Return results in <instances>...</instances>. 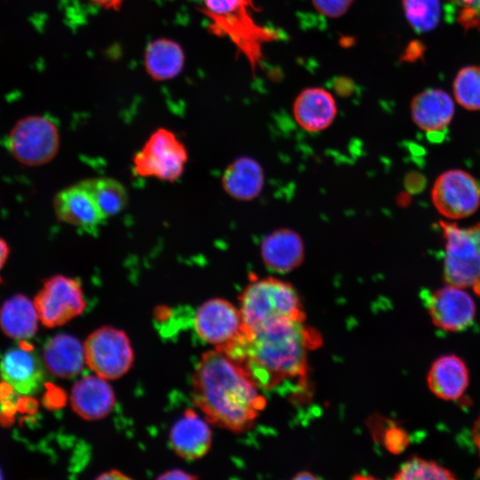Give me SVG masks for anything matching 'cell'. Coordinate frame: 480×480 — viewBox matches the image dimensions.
Instances as JSON below:
<instances>
[{"mask_svg": "<svg viewBox=\"0 0 480 480\" xmlns=\"http://www.w3.org/2000/svg\"><path fill=\"white\" fill-rule=\"evenodd\" d=\"M320 338L304 321L285 320L247 336L244 332L219 350L242 366L260 389L306 388L308 351Z\"/></svg>", "mask_w": 480, "mask_h": 480, "instance_id": "1", "label": "cell"}, {"mask_svg": "<svg viewBox=\"0 0 480 480\" xmlns=\"http://www.w3.org/2000/svg\"><path fill=\"white\" fill-rule=\"evenodd\" d=\"M245 370L222 352L204 353L192 376V398L207 421L235 432L252 426L267 404Z\"/></svg>", "mask_w": 480, "mask_h": 480, "instance_id": "2", "label": "cell"}, {"mask_svg": "<svg viewBox=\"0 0 480 480\" xmlns=\"http://www.w3.org/2000/svg\"><path fill=\"white\" fill-rule=\"evenodd\" d=\"M239 303L247 336L280 321H304L306 317L294 286L275 276L252 279L241 292Z\"/></svg>", "mask_w": 480, "mask_h": 480, "instance_id": "3", "label": "cell"}, {"mask_svg": "<svg viewBox=\"0 0 480 480\" xmlns=\"http://www.w3.org/2000/svg\"><path fill=\"white\" fill-rule=\"evenodd\" d=\"M445 241L444 276L446 283L472 288L480 296V222L469 228L441 221Z\"/></svg>", "mask_w": 480, "mask_h": 480, "instance_id": "4", "label": "cell"}, {"mask_svg": "<svg viewBox=\"0 0 480 480\" xmlns=\"http://www.w3.org/2000/svg\"><path fill=\"white\" fill-rule=\"evenodd\" d=\"M188 159L187 148L176 135L159 128L134 155L132 163L141 177L173 182L183 173Z\"/></svg>", "mask_w": 480, "mask_h": 480, "instance_id": "5", "label": "cell"}, {"mask_svg": "<svg viewBox=\"0 0 480 480\" xmlns=\"http://www.w3.org/2000/svg\"><path fill=\"white\" fill-rule=\"evenodd\" d=\"M60 135L52 120L31 116L19 120L7 138V148L19 162L37 166L50 162L58 153Z\"/></svg>", "mask_w": 480, "mask_h": 480, "instance_id": "6", "label": "cell"}, {"mask_svg": "<svg viewBox=\"0 0 480 480\" xmlns=\"http://www.w3.org/2000/svg\"><path fill=\"white\" fill-rule=\"evenodd\" d=\"M85 363L98 376L116 380L124 375L133 362V350L124 332L102 326L92 332L84 344Z\"/></svg>", "mask_w": 480, "mask_h": 480, "instance_id": "7", "label": "cell"}, {"mask_svg": "<svg viewBox=\"0 0 480 480\" xmlns=\"http://www.w3.org/2000/svg\"><path fill=\"white\" fill-rule=\"evenodd\" d=\"M250 0H243L236 8L221 14L202 11L209 19L210 30L218 36H228L252 67L260 61L265 42L274 38L273 33L259 26L252 18Z\"/></svg>", "mask_w": 480, "mask_h": 480, "instance_id": "8", "label": "cell"}, {"mask_svg": "<svg viewBox=\"0 0 480 480\" xmlns=\"http://www.w3.org/2000/svg\"><path fill=\"white\" fill-rule=\"evenodd\" d=\"M34 304L41 323L52 328L82 314L86 303L80 281L56 275L44 281Z\"/></svg>", "mask_w": 480, "mask_h": 480, "instance_id": "9", "label": "cell"}, {"mask_svg": "<svg viewBox=\"0 0 480 480\" xmlns=\"http://www.w3.org/2000/svg\"><path fill=\"white\" fill-rule=\"evenodd\" d=\"M431 197L442 215L449 219H462L478 209L480 185L465 171L449 170L436 179Z\"/></svg>", "mask_w": 480, "mask_h": 480, "instance_id": "10", "label": "cell"}, {"mask_svg": "<svg viewBox=\"0 0 480 480\" xmlns=\"http://www.w3.org/2000/svg\"><path fill=\"white\" fill-rule=\"evenodd\" d=\"M194 325L198 336L217 350H221L244 333L239 308L220 298L211 299L199 307Z\"/></svg>", "mask_w": 480, "mask_h": 480, "instance_id": "11", "label": "cell"}, {"mask_svg": "<svg viewBox=\"0 0 480 480\" xmlns=\"http://www.w3.org/2000/svg\"><path fill=\"white\" fill-rule=\"evenodd\" d=\"M432 323L446 332H460L470 326L476 308L472 297L463 288L448 284L432 292L426 300Z\"/></svg>", "mask_w": 480, "mask_h": 480, "instance_id": "12", "label": "cell"}, {"mask_svg": "<svg viewBox=\"0 0 480 480\" xmlns=\"http://www.w3.org/2000/svg\"><path fill=\"white\" fill-rule=\"evenodd\" d=\"M59 220L95 236L106 220L95 200L79 182L60 190L53 199Z\"/></svg>", "mask_w": 480, "mask_h": 480, "instance_id": "13", "label": "cell"}, {"mask_svg": "<svg viewBox=\"0 0 480 480\" xmlns=\"http://www.w3.org/2000/svg\"><path fill=\"white\" fill-rule=\"evenodd\" d=\"M24 345L7 349L0 358V377L21 395L36 393L44 380L42 362L23 340Z\"/></svg>", "mask_w": 480, "mask_h": 480, "instance_id": "14", "label": "cell"}, {"mask_svg": "<svg viewBox=\"0 0 480 480\" xmlns=\"http://www.w3.org/2000/svg\"><path fill=\"white\" fill-rule=\"evenodd\" d=\"M260 255L269 270L284 274L299 268L305 259V244L301 236L289 228H280L263 237Z\"/></svg>", "mask_w": 480, "mask_h": 480, "instance_id": "15", "label": "cell"}, {"mask_svg": "<svg viewBox=\"0 0 480 480\" xmlns=\"http://www.w3.org/2000/svg\"><path fill=\"white\" fill-rule=\"evenodd\" d=\"M337 104L326 90L310 87L301 91L292 105V114L297 124L308 132L326 130L336 118Z\"/></svg>", "mask_w": 480, "mask_h": 480, "instance_id": "16", "label": "cell"}, {"mask_svg": "<svg viewBox=\"0 0 480 480\" xmlns=\"http://www.w3.org/2000/svg\"><path fill=\"white\" fill-rule=\"evenodd\" d=\"M115 394L107 380L96 375L84 376L71 390L70 403L74 412L88 420L107 416L114 407Z\"/></svg>", "mask_w": 480, "mask_h": 480, "instance_id": "17", "label": "cell"}, {"mask_svg": "<svg viewBox=\"0 0 480 480\" xmlns=\"http://www.w3.org/2000/svg\"><path fill=\"white\" fill-rule=\"evenodd\" d=\"M169 441L180 457L189 460H196L209 451L212 432L207 422L195 411L188 409L172 427Z\"/></svg>", "mask_w": 480, "mask_h": 480, "instance_id": "18", "label": "cell"}, {"mask_svg": "<svg viewBox=\"0 0 480 480\" xmlns=\"http://www.w3.org/2000/svg\"><path fill=\"white\" fill-rule=\"evenodd\" d=\"M469 372L464 360L448 354L437 357L431 364L427 384L433 395L444 401L460 399L468 388Z\"/></svg>", "mask_w": 480, "mask_h": 480, "instance_id": "19", "label": "cell"}, {"mask_svg": "<svg viewBox=\"0 0 480 480\" xmlns=\"http://www.w3.org/2000/svg\"><path fill=\"white\" fill-rule=\"evenodd\" d=\"M221 184L226 194L232 198L249 202L261 194L265 185V172L258 160L243 156L226 167Z\"/></svg>", "mask_w": 480, "mask_h": 480, "instance_id": "20", "label": "cell"}, {"mask_svg": "<svg viewBox=\"0 0 480 480\" xmlns=\"http://www.w3.org/2000/svg\"><path fill=\"white\" fill-rule=\"evenodd\" d=\"M43 362L53 376L72 378L80 373L86 364L84 347L70 334H57L45 343Z\"/></svg>", "mask_w": 480, "mask_h": 480, "instance_id": "21", "label": "cell"}, {"mask_svg": "<svg viewBox=\"0 0 480 480\" xmlns=\"http://www.w3.org/2000/svg\"><path fill=\"white\" fill-rule=\"evenodd\" d=\"M454 105L450 96L439 89H428L417 94L411 103L414 123L429 133L444 132L451 123Z\"/></svg>", "mask_w": 480, "mask_h": 480, "instance_id": "22", "label": "cell"}, {"mask_svg": "<svg viewBox=\"0 0 480 480\" xmlns=\"http://www.w3.org/2000/svg\"><path fill=\"white\" fill-rule=\"evenodd\" d=\"M38 319L34 302L21 294L9 298L0 308V328L15 340L31 338L36 332Z\"/></svg>", "mask_w": 480, "mask_h": 480, "instance_id": "23", "label": "cell"}, {"mask_svg": "<svg viewBox=\"0 0 480 480\" xmlns=\"http://www.w3.org/2000/svg\"><path fill=\"white\" fill-rule=\"evenodd\" d=\"M183 64L182 49L172 40L156 39L149 43L146 49V70L155 80L164 81L176 76Z\"/></svg>", "mask_w": 480, "mask_h": 480, "instance_id": "24", "label": "cell"}, {"mask_svg": "<svg viewBox=\"0 0 480 480\" xmlns=\"http://www.w3.org/2000/svg\"><path fill=\"white\" fill-rule=\"evenodd\" d=\"M79 183L89 191L106 218L118 214L128 204L126 188L113 178L95 177Z\"/></svg>", "mask_w": 480, "mask_h": 480, "instance_id": "25", "label": "cell"}, {"mask_svg": "<svg viewBox=\"0 0 480 480\" xmlns=\"http://www.w3.org/2000/svg\"><path fill=\"white\" fill-rule=\"evenodd\" d=\"M454 474L434 460L413 456L404 461L394 476L396 480H451Z\"/></svg>", "mask_w": 480, "mask_h": 480, "instance_id": "26", "label": "cell"}, {"mask_svg": "<svg viewBox=\"0 0 480 480\" xmlns=\"http://www.w3.org/2000/svg\"><path fill=\"white\" fill-rule=\"evenodd\" d=\"M403 7L406 19L417 32L430 31L439 22V0H403Z\"/></svg>", "mask_w": 480, "mask_h": 480, "instance_id": "27", "label": "cell"}, {"mask_svg": "<svg viewBox=\"0 0 480 480\" xmlns=\"http://www.w3.org/2000/svg\"><path fill=\"white\" fill-rule=\"evenodd\" d=\"M453 92L457 101L468 110L480 109V67L471 66L460 70Z\"/></svg>", "mask_w": 480, "mask_h": 480, "instance_id": "28", "label": "cell"}, {"mask_svg": "<svg viewBox=\"0 0 480 480\" xmlns=\"http://www.w3.org/2000/svg\"><path fill=\"white\" fill-rule=\"evenodd\" d=\"M315 9L328 18H339L350 8L353 0H311Z\"/></svg>", "mask_w": 480, "mask_h": 480, "instance_id": "29", "label": "cell"}, {"mask_svg": "<svg viewBox=\"0 0 480 480\" xmlns=\"http://www.w3.org/2000/svg\"><path fill=\"white\" fill-rule=\"evenodd\" d=\"M384 437V444L393 452L403 451L409 442L406 433L396 426L389 427L385 432Z\"/></svg>", "mask_w": 480, "mask_h": 480, "instance_id": "30", "label": "cell"}, {"mask_svg": "<svg viewBox=\"0 0 480 480\" xmlns=\"http://www.w3.org/2000/svg\"><path fill=\"white\" fill-rule=\"evenodd\" d=\"M243 0H204L205 8L202 11L214 14H221L231 11L242 3Z\"/></svg>", "mask_w": 480, "mask_h": 480, "instance_id": "31", "label": "cell"}, {"mask_svg": "<svg viewBox=\"0 0 480 480\" xmlns=\"http://www.w3.org/2000/svg\"><path fill=\"white\" fill-rule=\"evenodd\" d=\"M472 439L480 459V415L474 422L472 428ZM476 475L480 478V466L476 471Z\"/></svg>", "mask_w": 480, "mask_h": 480, "instance_id": "32", "label": "cell"}, {"mask_svg": "<svg viewBox=\"0 0 480 480\" xmlns=\"http://www.w3.org/2000/svg\"><path fill=\"white\" fill-rule=\"evenodd\" d=\"M159 479H194L195 476L188 474L187 472L180 469H172L167 472H164L163 475L158 476Z\"/></svg>", "mask_w": 480, "mask_h": 480, "instance_id": "33", "label": "cell"}, {"mask_svg": "<svg viewBox=\"0 0 480 480\" xmlns=\"http://www.w3.org/2000/svg\"><path fill=\"white\" fill-rule=\"evenodd\" d=\"M452 4H455L461 7L463 10H473L480 13V4L478 0H450Z\"/></svg>", "mask_w": 480, "mask_h": 480, "instance_id": "34", "label": "cell"}, {"mask_svg": "<svg viewBox=\"0 0 480 480\" xmlns=\"http://www.w3.org/2000/svg\"><path fill=\"white\" fill-rule=\"evenodd\" d=\"M130 476L123 474V472L119 470H110L108 472H105L98 476V479H128Z\"/></svg>", "mask_w": 480, "mask_h": 480, "instance_id": "35", "label": "cell"}, {"mask_svg": "<svg viewBox=\"0 0 480 480\" xmlns=\"http://www.w3.org/2000/svg\"><path fill=\"white\" fill-rule=\"evenodd\" d=\"M94 4L103 6L108 9L117 10L123 3V0H90Z\"/></svg>", "mask_w": 480, "mask_h": 480, "instance_id": "36", "label": "cell"}, {"mask_svg": "<svg viewBox=\"0 0 480 480\" xmlns=\"http://www.w3.org/2000/svg\"><path fill=\"white\" fill-rule=\"evenodd\" d=\"M9 254V247L7 244L0 238V269L4 266Z\"/></svg>", "mask_w": 480, "mask_h": 480, "instance_id": "37", "label": "cell"}, {"mask_svg": "<svg viewBox=\"0 0 480 480\" xmlns=\"http://www.w3.org/2000/svg\"><path fill=\"white\" fill-rule=\"evenodd\" d=\"M294 479H316V476L312 475L311 473L309 472H300L298 475H296L294 477Z\"/></svg>", "mask_w": 480, "mask_h": 480, "instance_id": "38", "label": "cell"}, {"mask_svg": "<svg viewBox=\"0 0 480 480\" xmlns=\"http://www.w3.org/2000/svg\"><path fill=\"white\" fill-rule=\"evenodd\" d=\"M2 478H3V475H2V471L0 469V479H2Z\"/></svg>", "mask_w": 480, "mask_h": 480, "instance_id": "39", "label": "cell"}, {"mask_svg": "<svg viewBox=\"0 0 480 480\" xmlns=\"http://www.w3.org/2000/svg\"><path fill=\"white\" fill-rule=\"evenodd\" d=\"M479 4H480V0H478Z\"/></svg>", "mask_w": 480, "mask_h": 480, "instance_id": "40", "label": "cell"}]
</instances>
